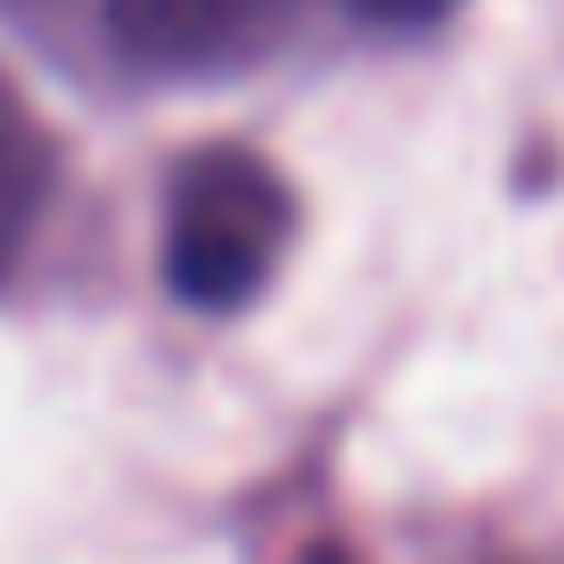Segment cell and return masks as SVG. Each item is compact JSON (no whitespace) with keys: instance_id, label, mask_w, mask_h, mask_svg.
<instances>
[{"instance_id":"cell-6","label":"cell","mask_w":564,"mask_h":564,"mask_svg":"<svg viewBox=\"0 0 564 564\" xmlns=\"http://www.w3.org/2000/svg\"><path fill=\"white\" fill-rule=\"evenodd\" d=\"M0 9H17V17H25V9H50V0H0Z\"/></svg>"},{"instance_id":"cell-2","label":"cell","mask_w":564,"mask_h":564,"mask_svg":"<svg viewBox=\"0 0 564 564\" xmlns=\"http://www.w3.org/2000/svg\"><path fill=\"white\" fill-rule=\"evenodd\" d=\"M295 0H107V42L148 83H221L286 33Z\"/></svg>"},{"instance_id":"cell-4","label":"cell","mask_w":564,"mask_h":564,"mask_svg":"<svg viewBox=\"0 0 564 564\" xmlns=\"http://www.w3.org/2000/svg\"><path fill=\"white\" fill-rule=\"evenodd\" d=\"M352 9L368 17V25H401V33H410V25H434V17H451L458 0H352Z\"/></svg>"},{"instance_id":"cell-3","label":"cell","mask_w":564,"mask_h":564,"mask_svg":"<svg viewBox=\"0 0 564 564\" xmlns=\"http://www.w3.org/2000/svg\"><path fill=\"white\" fill-rule=\"evenodd\" d=\"M42 205H50V140H42V123H33V107L0 83V279L25 254Z\"/></svg>"},{"instance_id":"cell-5","label":"cell","mask_w":564,"mask_h":564,"mask_svg":"<svg viewBox=\"0 0 564 564\" xmlns=\"http://www.w3.org/2000/svg\"><path fill=\"white\" fill-rule=\"evenodd\" d=\"M303 564H352V556H344V549H311Z\"/></svg>"},{"instance_id":"cell-1","label":"cell","mask_w":564,"mask_h":564,"mask_svg":"<svg viewBox=\"0 0 564 564\" xmlns=\"http://www.w3.org/2000/svg\"><path fill=\"white\" fill-rule=\"evenodd\" d=\"M295 197L246 148H197L164 188V286L197 311H238L279 270Z\"/></svg>"}]
</instances>
